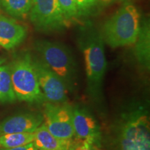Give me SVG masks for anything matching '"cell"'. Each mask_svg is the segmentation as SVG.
<instances>
[{
    "label": "cell",
    "instance_id": "6da1fadb",
    "mask_svg": "<svg viewBox=\"0 0 150 150\" xmlns=\"http://www.w3.org/2000/svg\"><path fill=\"white\" fill-rule=\"evenodd\" d=\"M113 124L115 150H150L149 117L145 105L129 103Z\"/></svg>",
    "mask_w": 150,
    "mask_h": 150
},
{
    "label": "cell",
    "instance_id": "7a4b0ae2",
    "mask_svg": "<svg viewBox=\"0 0 150 150\" xmlns=\"http://www.w3.org/2000/svg\"><path fill=\"white\" fill-rule=\"evenodd\" d=\"M86 65L87 93L97 104L103 102V87L107 69L104 42L100 31L91 27L83 28L78 38Z\"/></svg>",
    "mask_w": 150,
    "mask_h": 150
},
{
    "label": "cell",
    "instance_id": "3957f363",
    "mask_svg": "<svg viewBox=\"0 0 150 150\" xmlns=\"http://www.w3.org/2000/svg\"><path fill=\"white\" fill-rule=\"evenodd\" d=\"M34 49L43 63L64 83L67 91L76 89L78 83V67L72 52L61 42L37 40Z\"/></svg>",
    "mask_w": 150,
    "mask_h": 150
},
{
    "label": "cell",
    "instance_id": "277c9868",
    "mask_svg": "<svg viewBox=\"0 0 150 150\" xmlns=\"http://www.w3.org/2000/svg\"><path fill=\"white\" fill-rule=\"evenodd\" d=\"M141 17L138 8L127 2L104 22L100 33L104 42L112 49L134 45Z\"/></svg>",
    "mask_w": 150,
    "mask_h": 150
},
{
    "label": "cell",
    "instance_id": "5b68a950",
    "mask_svg": "<svg viewBox=\"0 0 150 150\" xmlns=\"http://www.w3.org/2000/svg\"><path fill=\"white\" fill-rule=\"evenodd\" d=\"M9 65L16 99L29 104H42L46 102L39 86L31 54L24 53L18 56Z\"/></svg>",
    "mask_w": 150,
    "mask_h": 150
},
{
    "label": "cell",
    "instance_id": "8992f818",
    "mask_svg": "<svg viewBox=\"0 0 150 150\" xmlns=\"http://www.w3.org/2000/svg\"><path fill=\"white\" fill-rule=\"evenodd\" d=\"M28 16L35 29L40 32L61 31L66 27L67 21L58 0H33Z\"/></svg>",
    "mask_w": 150,
    "mask_h": 150
},
{
    "label": "cell",
    "instance_id": "52a82bcc",
    "mask_svg": "<svg viewBox=\"0 0 150 150\" xmlns=\"http://www.w3.org/2000/svg\"><path fill=\"white\" fill-rule=\"evenodd\" d=\"M42 115L43 123L54 136L63 140L72 139L74 136L72 106L67 103L46 102Z\"/></svg>",
    "mask_w": 150,
    "mask_h": 150
},
{
    "label": "cell",
    "instance_id": "ba28073f",
    "mask_svg": "<svg viewBox=\"0 0 150 150\" xmlns=\"http://www.w3.org/2000/svg\"><path fill=\"white\" fill-rule=\"evenodd\" d=\"M41 92L46 102L54 104L67 102V90L61 79L50 69L38 56H32Z\"/></svg>",
    "mask_w": 150,
    "mask_h": 150
},
{
    "label": "cell",
    "instance_id": "9c48e42d",
    "mask_svg": "<svg viewBox=\"0 0 150 150\" xmlns=\"http://www.w3.org/2000/svg\"><path fill=\"white\" fill-rule=\"evenodd\" d=\"M73 127L74 136L81 140L99 145L102 140V132L96 118L90 110L81 106L72 107Z\"/></svg>",
    "mask_w": 150,
    "mask_h": 150
},
{
    "label": "cell",
    "instance_id": "30bf717a",
    "mask_svg": "<svg viewBox=\"0 0 150 150\" xmlns=\"http://www.w3.org/2000/svg\"><path fill=\"white\" fill-rule=\"evenodd\" d=\"M44 122L43 115L34 112L17 114L0 122V136L14 133H33Z\"/></svg>",
    "mask_w": 150,
    "mask_h": 150
},
{
    "label": "cell",
    "instance_id": "8fae6325",
    "mask_svg": "<svg viewBox=\"0 0 150 150\" xmlns=\"http://www.w3.org/2000/svg\"><path fill=\"white\" fill-rule=\"evenodd\" d=\"M27 29L16 20L0 16V46L5 50L16 48L25 40Z\"/></svg>",
    "mask_w": 150,
    "mask_h": 150
},
{
    "label": "cell",
    "instance_id": "7c38bea8",
    "mask_svg": "<svg viewBox=\"0 0 150 150\" xmlns=\"http://www.w3.org/2000/svg\"><path fill=\"white\" fill-rule=\"evenodd\" d=\"M33 142L41 150H73L76 146L72 139L63 140L54 136L44 123L35 130Z\"/></svg>",
    "mask_w": 150,
    "mask_h": 150
},
{
    "label": "cell",
    "instance_id": "4fadbf2b",
    "mask_svg": "<svg viewBox=\"0 0 150 150\" xmlns=\"http://www.w3.org/2000/svg\"><path fill=\"white\" fill-rule=\"evenodd\" d=\"M134 54L138 64L142 69L150 67V28L149 20H140V29L135 42Z\"/></svg>",
    "mask_w": 150,
    "mask_h": 150
},
{
    "label": "cell",
    "instance_id": "5bb4252c",
    "mask_svg": "<svg viewBox=\"0 0 150 150\" xmlns=\"http://www.w3.org/2000/svg\"><path fill=\"white\" fill-rule=\"evenodd\" d=\"M33 0H0V7L14 18L22 19L29 15Z\"/></svg>",
    "mask_w": 150,
    "mask_h": 150
},
{
    "label": "cell",
    "instance_id": "9a60e30c",
    "mask_svg": "<svg viewBox=\"0 0 150 150\" xmlns=\"http://www.w3.org/2000/svg\"><path fill=\"white\" fill-rule=\"evenodd\" d=\"M16 100L11 78L10 65H0V103H11Z\"/></svg>",
    "mask_w": 150,
    "mask_h": 150
},
{
    "label": "cell",
    "instance_id": "2e32d148",
    "mask_svg": "<svg viewBox=\"0 0 150 150\" xmlns=\"http://www.w3.org/2000/svg\"><path fill=\"white\" fill-rule=\"evenodd\" d=\"M34 140L33 133H14L0 136V148H13L25 145Z\"/></svg>",
    "mask_w": 150,
    "mask_h": 150
},
{
    "label": "cell",
    "instance_id": "e0dca14e",
    "mask_svg": "<svg viewBox=\"0 0 150 150\" xmlns=\"http://www.w3.org/2000/svg\"><path fill=\"white\" fill-rule=\"evenodd\" d=\"M58 2L67 22L79 16L75 0H58Z\"/></svg>",
    "mask_w": 150,
    "mask_h": 150
},
{
    "label": "cell",
    "instance_id": "ac0fdd59",
    "mask_svg": "<svg viewBox=\"0 0 150 150\" xmlns=\"http://www.w3.org/2000/svg\"><path fill=\"white\" fill-rule=\"evenodd\" d=\"M97 1L98 0H75L79 16L81 15L86 14L88 11L96 4Z\"/></svg>",
    "mask_w": 150,
    "mask_h": 150
},
{
    "label": "cell",
    "instance_id": "d6986e66",
    "mask_svg": "<svg viewBox=\"0 0 150 150\" xmlns=\"http://www.w3.org/2000/svg\"><path fill=\"white\" fill-rule=\"evenodd\" d=\"M0 150H41L34 145L33 142H30L27 145L20 146L13 148H0Z\"/></svg>",
    "mask_w": 150,
    "mask_h": 150
},
{
    "label": "cell",
    "instance_id": "ffe728a7",
    "mask_svg": "<svg viewBox=\"0 0 150 150\" xmlns=\"http://www.w3.org/2000/svg\"><path fill=\"white\" fill-rule=\"evenodd\" d=\"M73 150H95V148L93 144L85 140H82L81 143L75 146Z\"/></svg>",
    "mask_w": 150,
    "mask_h": 150
},
{
    "label": "cell",
    "instance_id": "44dd1931",
    "mask_svg": "<svg viewBox=\"0 0 150 150\" xmlns=\"http://www.w3.org/2000/svg\"><path fill=\"white\" fill-rule=\"evenodd\" d=\"M5 61H6V59H4V58L1 57V56H0V65H3V63H4Z\"/></svg>",
    "mask_w": 150,
    "mask_h": 150
}]
</instances>
